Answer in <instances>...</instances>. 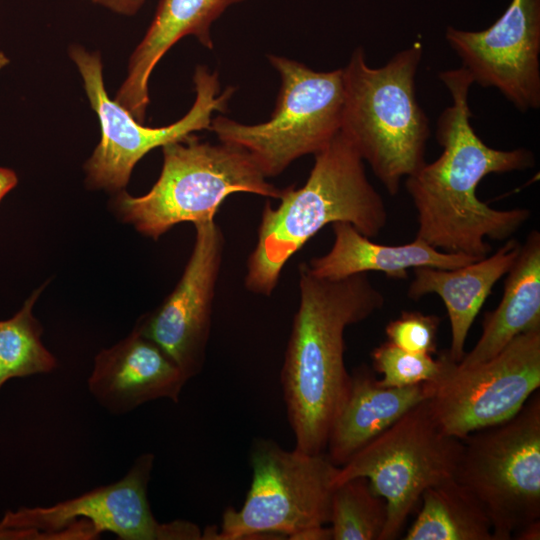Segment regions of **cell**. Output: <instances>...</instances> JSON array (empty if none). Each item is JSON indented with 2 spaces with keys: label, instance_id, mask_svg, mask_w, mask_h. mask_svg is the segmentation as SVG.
<instances>
[{
  "label": "cell",
  "instance_id": "cell-1",
  "mask_svg": "<svg viewBox=\"0 0 540 540\" xmlns=\"http://www.w3.org/2000/svg\"><path fill=\"white\" fill-rule=\"evenodd\" d=\"M438 77L452 97V104L437 120L436 139L443 151L435 161L405 178L417 212L416 238L443 252L482 259L492 249L486 238H512L531 212L526 208H491L478 199V184L492 173L531 168L535 157L526 148H492L476 134L468 104L474 81L464 67L442 71Z\"/></svg>",
  "mask_w": 540,
  "mask_h": 540
},
{
  "label": "cell",
  "instance_id": "cell-2",
  "mask_svg": "<svg viewBox=\"0 0 540 540\" xmlns=\"http://www.w3.org/2000/svg\"><path fill=\"white\" fill-rule=\"evenodd\" d=\"M300 300L285 351L281 383L295 448L319 454L326 449L333 420L351 375L344 362V332L385 304L367 273L330 280L299 265Z\"/></svg>",
  "mask_w": 540,
  "mask_h": 540
},
{
  "label": "cell",
  "instance_id": "cell-3",
  "mask_svg": "<svg viewBox=\"0 0 540 540\" xmlns=\"http://www.w3.org/2000/svg\"><path fill=\"white\" fill-rule=\"evenodd\" d=\"M279 199L276 208L265 204L257 243L247 260L245 287L262 296L272 294L288 260L326 225L346 222L373 238L388 221L385 202L368 180L365 162L340 131L314 154L305 184L284 188Z\"/></svg>",
  "mask_w": 540,
  "mask_h": 540
},
{
  "label": "cell",
  "instance_id": "cell-4",
  "mask_svg": "<svg viewBox=\"0 0 540 540\" xmlns=\"http://www.w3.org/2000/svg\"><path fill=\"white\" fill-rule=\"evenodd\" d=\"M422 48L414 43L385 65H368L357 47L343 69L340 132L370 166L389 195L425 163L429 119L415 89Z\"/></svg>",
  "mask_w": 540,
  "mask_h": 540
},
{
  "label": "cell",
  "instance_id": "cell-5",
  "mask_svg": "<svg viewBox=\"0 0 540 540\" xmlns=\"http://www.w3.org/2000/svg\"><path fill=\"white\" fill-rule=\"evenodd\" d=\"M162 153L160 176L148 193L120 191L114 200L121 220L154 240L179 223L214 219L232 193L279 199L284 191L267 181L247 151L231 144L212 145L192 135L164 145Z\"/></svg>",
  "mask_w": 540,
  "mask_h": 540
},
{
  "label": "cell",
  "instance_id": "cell-6",
  "mask_svg": "<svg viewBox=\"0 0 540 540\" xmlns=\"http://www.w3.org/2000/svg\"><path fill=\"white\" fill-rule=\"evenodd\" d=\"M252 482L240 509L227 507L220 529L202 539L243 540L282 535L294 540L332 539L331 499L338 471L327 454L283 449L270 439L253 442Z\"/></svg>",
  "mask_w": 540,
  "mask_h": 540
},
{
  "label": "cell",
  "instance_id": "cell-7",
  "mask_svg": "<svg viewBox=\"0 0 540 540\" xmlns=\"http://www.w3.org/2000/svg\"><path fill=\"white\" fill-rule=\"evenodd\" d=\"M281 87L266 122L243 124L218 116L210 129L220 142L240 147L266 178L280 175L296 159L316 154L340 131L344 106L343 69L315 71L303 63L270 54Z\"/></svg>",
  "mask_w": 540,
  "mask_h": 540
},
{
  "label": "cell",
  "instance_id": "cell-8",
  "mask_svg": "<svg viewBox=\"0 0 540 540\" xmlns=\"http://www.w3.org/2000/svg\"><path fill=\"white\" fill-rule=\"evenodd\" d=\"M454 478L485 509L494 540L540 521V396L511 419L467 435Z\"/></svg>",
  "mask_w": 540,
  "mask_h": 540
},
{
  "label": "cell",
  "instance_id": "cell-9",
  "mask_svg": "<svg viewBox=\"0 0 540 540\" xmlns=\"http://www.w3.org/2000/svg\"><path fill=\"white\" fill-rule=\"evenodd\" d=\"M462 450L463 441L442 430L426 399L340 466L335 486L354 477L367 478L387 503L380 540H393L424 491L454 477Z\"/></svg>",
  "mask_w": 540,
  "mask_h": 540
},
{
  "label": "cell",
  "instance_id": "cell-10",
  "mask_svg": "<svg viewBox=\"0 0 540 540\" xmlns=\"http://www.w3.org/2000/svg\"><path fill=\"white\" fill-rule=\"evenodd\" d=\"M89 103L97 114L101 139L84 165L86 182L94 189L120 191L128 183L136 163L156 147L183 141L194 132L210 129L214 112H224L235 89L220 91L216 72L197 66L193 76L196 97L190 110L178 121L158 128L146 127L125 108L109 98L99 52L80 45L69 47Z\"/></svg>",
  "mask_w": 540,
  "mask_h": 540
},
{
  "label": "cell",
  "instance_id": "cell-11",
  "mask_svg": "<svg viewBox=\"0 0 540 540\" xmlns=\"http://www.w3.org/2000/svg\"><path fill=\"white\" fill-rule=\"evenodd\" d=\"M154 455H140L117 482L48 507L21 508L7 513L0 536H66L81 539L77 522L86 523L95 536L109 531L123 540H199L200 528L186 520L158 522L147 497Z\"/></svg>",
  "mask_w": 540,
  "mask_h": 540
},
{
  "label": "cell",
  "instance_id": "cell-12",
  "mask_svg": "<svg viewBox=\"0 0 540 540\" xmlns=\"http://www.w3.org/2000/svg\"><path fill=\"white\" fill-rule=\"evenodd\" d=\"M443 352L444 371L428 402L442 430L458 439L511 419L540 386V330L516 336L496 356L468 368Z\"/></svg>",
  "mask_w": 540,
  "mask_h": 540
},
{
  "label": "cell",
  "instance_id": "cell-13",
  "mask_svg": "<svg viewBox=\"0 0 540 540\" xmlns=\"http://www.w3.org/2000/svg\"><path fill=\"white\" fill-rule=\"evenodd\" d=\"M445 39L474 83L496 88L519 111L540 107V0H511L481 31L448 26Z\"/></svg>",
  "mask_w": 540,
  "mask_h": 540
},
{
  "label": "cell",
  "instance_id": "cell-14",
  "mask_svg": "<svg viewBox=\"0 0 540 540\" xmlns=\"http://www.w3.org/2000/svg\"><path fill=\"white\" fill-rule=\"evenodd\" d=\"M194 227V247L178 284L134 328L160 346L188 380L200 373L205 362L225 246L215 219L194 223Z\"/></svg>",
  "mask_w": 540,
  "mask_h": 540
},
{
  "label": "cell",
  "instance_id": "cell-15",
  "mask_svg": "<svg viewBox=\"0 0 540 540\" xmlns=\"http://www.w3.org/2000/svg\"><path fill=\"white\" fill-rule=\"evenodd\" d=\"M188 379L152 340L133 331L94 360L88 388L109 412L121 415L157 400H179Z\"/></svg>",
  "mask_w": 540,
  "mask_h": 540
},
{
  "label": "cell",
  "instance_id": "cell-16",
  "mask_svg": "<svg viewBox=\"0 0 540 540\" xmlns=\"http://www.w3.org/2000/svg\"><path fill=\"white\" fill-rule=\"evenodd\" d=\"M245 0H160L144 37L132 52L127 76L115 101L143 123L149 104V79L161 58L185 36L213 49L210 29L224 11Z\"/></svg>",
  "mask_w": 540,
  "mask_h": 540
},
{
  "label": "cell",
  "instance_id": "cell-17",
  "mask_svg": "<svg viewBox=\"0 0 540 540\" xmlns=\"http://www.w3.org/2000/svg\"><path fill=\"white\" fill-rule=\"evenodd\" d=\"M433 382L383 387L367 368L351 375L346 397L331 425L326 449L338 467L433 393Z\"/></svg>",
  "mask_w": 540,
  "mask_h": 540
},
{
  "label": "cell",
  "instance_id": "cell-18",
  "mask_svg": "<svg viewBox=\"0 0 540 540\" xmlns=\"http://www.w3.org/2000/svg\"><path fill=\"white\" fill-rule=\"evenodd\" d=\"M521 245L509 238L494 254L454 269L413 268L414 278L407 296L418 300L436 294L442 299L451 326V345L447 353L454 362L464 357L466 339L476 316L496 282L514 264Z\"/></svg>",
  "mask_w": 540,
  "mask_h": 540
},
{
  "label": "cell",
  "instance_id": "cell-19",
  "mask_svg": "<svg viewBox=\"0 0 540 540\" xmlns=\"http://www.w3.org/2000/svg\"><path fill=\"white\" fill-rule=\"evenodd\" d=\"M332 229L331 249L306 263L312 275L323 279L338 280L373 271L390 279L406 280L410 268L454 269L480 260L437 250L416 237L403 245L378 244L346 222H335Z\"/></svg>",
  "mask_w": 540,
  "mask_h": 540
},
{
  "label": "cell",
  "instance_id": "cell-20",
  "mask_svg": "<svg viewBox=\"0 0 540 540\" xmlns=\"http://www.w3.org/2000/svg\"><path fill=\"white\" fill-rule=\"evenodd\" d=\"M499 305L485 313L482 334L457 366L468 368L496 356L516 336L540 330V233L527 236L506 274Z\"/></svg>",
  "mask_w": 540,
  "mask_h": 540
},
{
  "label": "cell",
  "instance_id": "cell-21",
  "mask_svg": "<svg viewBox=\"0 0 540 540\" xmlns=\"http://www.w3.org/2000/svg\"><path fill=\"white\" fill-rule=\"evenodd\" d=\"M405 540H494L477 498L454 477L427 488Z\"/></svg>",
  "mask_w": 540,
  "mask_h": 540
},
{
  "label": "cell",
  "instance_id": "cell-22",
  "mask_svg": "<svg viewBox=\"0 0 540 540\" xmlns=\"http://www.w3.org/2000/svg\"><path fill=\"white\" fill-rule=\"evenodd\" d=\"M42 289L36 290L12 318L0 321V389L12 378L48 373L57 366L41 342L43 329L32 314Z\"/></svg>",
  "mask_w": 540,
  "mask_h": 540
},
{
  "label": "cell",
  "instance_id": "cell-23",
  "mask_svg": "<svg viewBox=\"0 0 540 540\" xmlns=\"http://www.w3.org/2000/svg\"><path fill=\"white\" fill-rule=\"evenodd\" d=\"M387 503L365 477L335 486L330 509L333 540H380L387 521Z\"/></svg>",
  "mask_w": 540,
  "mask_h": 540
},
{
  "label": "cell",
  "instance_id": "cell-24",
  "mask_svg": "<svg viewBox=\"0 0 540 540\" xmlns=\"http://www.w3.org/2000/svg\"><path fill=\"white\" fill-rule=\"evenodd\" d=\"M371 359L383 387H406L437 381L445 367L444 352L438 358L430 354L406 351L386 341L373 349Z\"/></svg>",
  "mask_w": 540,
  "mask_h": 540
},
{
  "label": "cell",
  "instance_id": "cell-25",
  "mask_svg": "<svg viewBox=\"0 0 540 540\" xmlns=\"http://www.w3.org/2000/svg\"><path fill=\"white\" fill-rule=\"evenodd\" d=\"M441 319L419 311H403L385 328L388 341L410 352L434 354Z\"/></svg>",
  "mask_w": 540,
  "mask_h": 540
},
{
  "label": "cell",
  "instance_id": "cell-26",
  "mask_svg": "<svg viewBox=\"0 0 540 540\" xmlns=\"http://www.w3.org/2000/svg\"><path fill=\"white\" fill-rule=\"evenodd\" d=\"M17 176L14 171L0 167V201L17 184Z\"/></svg>",
  "mask_w": 540,
  "mask_h": 540
},
{
  "label": "cell",
  "instance_id": "cell-27",
  "mask_svg": "<svg viewBox=\"0 0 540 540\" xmlns=\"http://www.w3.org/2000/svg\"><path fill=\"white\" fill-rule=\"evenodd\" d=\"M540 521L530 524L517 534V540H538L540 537Z\"/></svg>",
  "mask_w": 540,
  "mask_h": 540
},
{
  "label": "cell",
  "instance_id": "cell-28",
  "mask_svg": "<svg viewBox=\"0 0 540 540\" xmlns=\"http://www.w3.org/2000/svg\"><path fill=\"white\" fill-rule=\"evenodd\" d=\"M9 63L8 57L0 51V69L6 66Z\"/></svg>",
  "mask_w": 540,
  "mask_h": 540
},
{
  "label": "cell",
  "instance_id": "cell-29",
  "mask_svg": "<svg viewBox=\"0 0 540 540\" xmlns=\"http://www.w3.org/2000/svg\"><path fill=\"white\" fill-rule=\"evenodd\" d=\"M144 1H145V0H136V4H137V6H138L139 9H140L141 6L143 5Z\"/></svg>",
  "mask_w": 540,
  "mask_h": 540
}]
</instances>
